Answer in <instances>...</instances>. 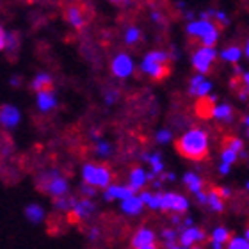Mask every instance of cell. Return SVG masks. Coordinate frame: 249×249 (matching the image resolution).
Listing matches in <instances>:
<instances>
[{
  "instance_id": "cell-1",
  "label": "cell",
  "mask_w": 249,
  "mask_h": 249,
  "mask_svg": "<svg viewBox=\"0 0 249 249\" xmlns=\"http://www.w3.org/2000/svg\"><path fill=\"white\" fill-rule=\"evenodd\" d=\"M177 151L189 160H203L208 155V135L201 128H192L177 141Z\"/></svg>"
},
{
  "instance_id": "cell-2",
  "label": "cell",
  "mask_w": 249,
  "mask_h": 249,
  "mask_svg": "<svg viewBox=\"0 0 249 249\" xmlns=\"http://www.w3.org/2000/svg\"><path fill=\"white\" fill-rule=\"evenodd\" d=\"M82 177L84 182L89 183V185L109 187L112 173H110L109 166H105V164H98V166L96 164H86L82 169Z\"/></svg>"
},
{
  "instance_id": "cell-3",
  "label": "cell",
  "mask_w": 249,
  "mask_h": 249,
  "mask_svg": "<svg viewBox=\"0 0 249 249\" xmlns=\"http://www.w3.org/2000/svg\"><path fill=\"white\" fill-rule=\"evenodd\" d=\"M37 189L43 192H47L50 196L57 197L64 196L68 192V182L62 177H59V173H45L39 178V183H37Z\"/></svg>"
},
{
  "instance_id": "cell-4",
  "label": "cell",
  "mask_w": 249,
  "mask_h": 249,
  "mask_svg": "<svg viewBox=\"0 0 249 249\" xmlns=\"http://www.w3.org/2000/svg\"><path fill=\"white\" fill-rule=\"evenodd\" d=\"M217 57V52H215V48L213 47H205L203 45L201 48H197L194 55H192V66L196 68L197 73H208L210 71V68H212L213 61Z\"/></svg>"
},
{
  "instance_id": "cell-5",
  "label": "cell",
  "mask_w": 249,
  "mask_h": 249,
  "mask_svg": "<svg viewBox=\"0 0 249 249\" xmlns=\"http://www.w3.org/2000/svg\"><path fill=\"white\" fill-rule=\"evenodd\" d=\"M187 208H189V201H187L182 194H177V192H166V194H162L160 210H164V212L171 210V212L182 213L185 212Z\"/></svg>"
},
{
  "instance_id": "cell-6",
  "label": "cell",
  "mask_w": 249,
  "mask_h": 249,
  "mask_svg": "<svg viewBox=\"0 0 249 249\" xmlns=\"http://www.w3.org/2000/svg\"><path fill=\"white\" fill-rule=\"evenodd\" d=\"M66 20L70 25H73L75 29H82L86 23L89 21V13L88 7L84 4H71L70 7H66Z\"/></svg>"
},
{
  "instance_id": "cell-7",
  "label": "cell",
  "mask_w": 249,
  "mask_h": 249,
  "mask_svg": "<svg viewBox=\"0 0 249 249\" xmlns=\"http://www.w3.org/2000/svg\"><path fill=\"white\" fill-rule=\"evenodd\" d=\"M94 210V205L91 199H75L71 197V208H70V221L71 223H77L78 219L89 217Z\"/></svg>"
},
{
  "instance_id": "cell-8",
  "label": "cell",
  "mask_w": 249,
  "mask_h": 249,
  "mask_svg": "<svg viewBox=\"0 0 249 249\" xmlns=\"http://www.w3.org/2000/svg\"><path fill=\"white\" fill-rule=\"evenodd\" d=\"M141 68H142V71L148 73L153 80H162V78H166L167 75H169V66H167V62L151 61V59L144 57Z\"/></svg>"
},
{
  "instance_id": "cell-9",
  "label": "cell",
  "mask_w": 249,
  "mask_h": 249,
  "mask_svg": "<svg viewBox=\"0 0 249 249\" xmlns=\"http://www.w3.org/2000/svg\"><path fill=\"white\" fill-rule=\"evenodd\" d=\"M213 29H219L215 23H212L210 20L207 18H201V20L197 21H191L189 25H187V34L192 37H196V39H201L203 36H207L208 32H212Z\"/></svg>"
},
{
  "instance_id": "cell-10",
  "label": "cell",
  "mask_w": 249,
  "mask_h": 249,
  "mask_svg": "<svg viewBox=\"0 0 249 249\" xmlns=\"http://www.w3.org/2000/svg\"><path fill=\"white\" fill-rule=\"evenodd\" d=\"M110 68H112V73H114L116 77L126 78L130 73L134 71V61H132V57L126 55V53H120V55L112 61V66Z\"/></svg>"
},
{
  "instance_id": "cell-11",
  "label": "cell",
  "mask_w": 249,
  "mask_h": 249,
  "mask_svg": "<svg viewBox=\"0 0 249 249\" xmlns=\"http://www.w3.org/2000/svg\"><path fill=\"white\" fill-rule=\"evenodd\" d=\"M132 248L135 249H153L155 248V233L148 228H141L132 239Z\"/></svg>"
},
{
  "instance_id": "cell-12",
  "label": "cell",
  "mask_w": 249,
  "mask_h": 249,
  "mask_svg": "<svg viewBox=\"0 0 249 249\" xmlns=\"http://www.w3.org/2000/svg\"><path fill=\"white\" fill-rule=\"evenodd\" d=\"M203 240H205V231L199 228H194V226H187L180 233V246L182 248H191L196 242H203Z\"/></svg>"
},
{
  "instance_id": "cell-13",
  "label": "cell",
  "mask_w": 249,
  "mask_h": 249,
  "mask_svg": "<svg viewBox=\"0 0 249 249\" xmlns=\"http://www.w3.org/2000/svg\"><path fill=\"white\" fill-rule=\"evenodd\" d=\"M18 121H20V110L16 109V107L7 104H4L0 107V123L4 124V126H7V128L16 126Z\"/></svg>"
},
{
  "instance_id": "cell-14",
  "label": "cell",
  "mask_w": 249,
  "mask_h": 249,
  "mask_svg": "<svg viewBox=\"0 0 249 249\" xmlns=\"http://www.w3.org/2000/svg\"><path fill=\"white\" fill-rule=\"evenodd\" d=\"M135 189H132V187H121V185H109L107 187V191H105V199L107 201H110V199H126V197L134 196Z\"/></svg>"
},
{
  "instance_id": "cell-15",
  "label": "cell",
  "mask_w": 249,
  "mask_h": 249,
  "mask_svg": "<svg viewBox=\"0 0 249 249\" xmlns=\"http://www.w3.org/2000/svg\"><path fill=\"white\" fill-rule=\"evenodd\" d=\"M55 105H57V100H55V94H53L52 89H47V91H39V93H37V107H39V110L48 112V110H52Z\"/></svg>"
},
{
  "instance_id": "cell-16",
  "label": "cell",
  "mask_w": 249,
  "mask_h": 249,
  "mask_svg": "<svg viewBox=\"0 0 249 249\" xmlns=\"http://www.w3.org/2000/svg\"><path fill=\"white\" fill-rule=\"evenodd\" d=\"M217 96H199V102L196 105L197 114L201 118H212V110L215 107Z\"/></svg>"
},
{
  "instance_id": "cell-17",
  "label": "cell",
  "mask_w": 249,
  "mask_h": 249,
  "mask_svg": "<svg viewBox=\"0 0 249 249\" xmlns=\"http://www.w3.org/2000/svg\"><path fill=\"white\" fill-rule=\"evenodd\" d=\"M142 207H144V203L141 201L139 196H130V197H126V199H123V203H121V208H123V212L132 213V215L139 213L141 210H142Z\"/></svg>"
},
{
  "instance_id": "cell-18",
  "label": "cell",
  "mask_w": 249,
  "mask_h": 249,
  "mask_svg": "<svg viewBox=\"0 0 249 249\" xmlns=\"http://www.w3.org/2000/svg\"><path fill=\"white\" fill-rule=\"evenodd\" d=\"M146 182H148L146 173L142 171L141 167H134L132 173H130V187L135 189V191H141V189L146 185Z\"/></svg>"
},
{
  "instance_id": "cell-19",
  "label": "cell",
  "mask_w": 249,
  "mask_h": 249,
  "mask_svg": "<svg viewBox=\"0 0 249 249\" xmlns=\"http://www.w3.org/2000/svg\"><path fill=\"white\" fill-rule=\"evenodd\" d=\"M212 118H215L219 121H231V118H233V107L230 104L215 105L212 110Z\"/></svg>"
},
{
  "instance_id": "cell-20",
  "label": "cell",
  "mask_w": 249,
  "mask_h": 249,
  "mask_svg": "<svg viewBox=\"0 0 249 249\" xmlns=\"http://www.w3.org/2000/svg\"><path fill=\"white\" fill-rule=\"evenodd\" d=\"M53 88V80L52 77L48 75V73H39L34 80H32V89L34 91H47V89H52Z\"/></svg>"
},
{
  "instance_id": "cell-21",
  "label": "cell",
  "mask_w": 249,
  "mask_h": 249,
  "mask_svg": "<svg viewBox=\"0 0 249 249\" xmlns=\"http://www.w3.org/2000/svg\"><path fill=\"white\" fill-rule=\"evenodd\" d=\"M230 239H231V237H230V230L219 226V228L213 230V233H212V246L215 249L223 248L224 242H228Z\"/></svg>"
},
{
  "instance_id": "cell-22",
  "label": "cell",
  "mask_w": 249,
  "mask_h": 249,
  "mask_svg": "<svg viewBox=\"0 0 249 249\" xmlns=\"http://www.w3.org/2000/svg\"><path fill=\"white\" fill-rule=\"evenodd\" d=\"M208 207L212 208L213 212H223L224 210V197L219 194L217 189H213V191L208 192Z\"/></svg>"
},
{
  "instance_id": "cell-23",
  "label": "cell",
  "mask_w": 249,
  "mask_h": 249,
  "mask_svg": "<svg viewBox=\"0 0 249 249\" xmlns=\"http://www.w3.org/2000/svg\"><path fill=\"white\" fill-rule=\"evenodd\" d=\"M183 183H185V185L189 187V191L194 192V194L203 189V180L197 177V175H194V173H187L185 177H183Z\"/></svg>"
},
{
  "instance_id": "cell-24",
  "label": "cell",
  "mask_w": 249,
  "mask_h": 249,
  "mask_svg": "<svg viewBox=\"0 0 249 249\" xmlns=\"http://www.w3.org/2000/svg\"><path fill=\"white\" fill-rule=\"evenodd\" d=\"M210 89H212V82H208V80H201L199 84H194V86H191L189 88V93L192 94V96H207L208 93H210Z\"/></svg>"
},
{
  "instance_id": "cell-25",
  "label": "cell",
  "mask_w": 249,
  "mask_h": 249,
  "mask_svg": "<svg viewBox=\"0 0 249 249\" xmlns=\"http://www.w3.org/2000/svg\"><path fill=\"white\" fill-rule=\"evenodd\" d=\"M25 215L32 223H39L43 219V208L39 207V205H36V203H32V205H29V207L25 208Z\"/></svg>"
},
{
  "instance_id": "cell-26",
  "label": "cell",
  "mask_w": 249,
  "mask_h": 249,
  "mask_svg": "<svg viewBox=\"0 0 249 249\" xmlns=\"http://www.w3.org/2000/svg\"><path fill=\"white\" fill-rule=\"evenodd\" d=\"M221 57L228 62H239L240 57H242V50L239 47H230L221 52Z\"/></svg>"
},
{
  "instance_id": "cell-27",
  "label": "cell",
  "mask_w": 249,
  "mask_h": 249,
  "mask_svg": "<svg viewBox=\"0 0 249 249\" xmlns=\"http://www.w3.org/2000/svg\"><path fill=\"white\" fill-rule=\"evenodd\" d=\"M230 249H249V240L242 239V237H231L228 240Z\"/></svg>"
},
{
  "instance_id": "cell-28",
  "label": "cell",
  "mask_w": 249,
  "mask_h": 249,
  "mask_svg": "<svg viewBox=\"0 0 249 249\" xmlns=\"http://www.w3.org/2000/svg\"><path fill=\"white\" fill-rule=\"evenodd\" d=\"M237 159H239V153L235 150H231V148H228V146H224V150L221 151V160L228 162V164H233Z\"/></svg>"
},
{
  "instance_id": "cell-29",
  "label": "cell",
  "mask_w": 249,
  "mask_h": 249,
  "mask_svg": "<svg viewBox=\"0 0 249 249\" xmlns=\"http://www.w3.org/2000/svg\"><path fill=\"white\" fill-rule=\"evenodd\" d=\"M151 164V171L157 173V175H160L162 171H164V164H162L160 160V155L159 153H153V155H150V160H148Z\"/></svg>"
},
{
  "instance_id": "cell-30",
  "label": "cell",
  "mask_w": 249,
  "mask_h": 249,
  "mask_svg": "<svg viewBox=\"0 0 249 249\" xmlns=\"http://www.w3.org/2000/svg\"><path fill=\"white\" fill-rule=\"evenodd\" d=\"M139 39H141V31L139 29H135V27L128 29L126 34H124V41L128 43V45H134V43H137Z\"/></svg>"
},
{
  "instance_id": "cell-31",
  "label": "cell",
  "mask_w": 249,
  "mask_h": 249,
  "mask_svg": "<svg viewBox=\"0 0 249 249\" xmlns=\"http://www.w3.org/2000/svg\"><path fill=\"white\" fill-rule=\"evenodd\" d=\"M224 146H228V148L235 150L237 153H240V151L244 150V144H242V141H240L239 137H228V139L224 141Z\"/></svg>"
},
{
  "instance_id": "cell-32",
  "label": "cell",
  "mask_w": 249,
  "mask_h": 249,
  "mask_svg": "<svg viewBox=\"0 0 249 249\" xmlns=\"http://www.w3.org/2000/svg\"><path fill=\"white\" fill-rule=\"evenodd\" d=\"M157 141H159L160 144L169 142V141H171V132H169V130H159V132H157Z\"/></svg>"
},
{
  "instance_id": "cell-33",
  "label": "cell",
  "mask_w": 249,
  "mask_h": 249,
  "mask_svg": "<svg viewBox=\"0 0 249 249\" xmlns=\"http://www.w3.org/2000/svg\"><path fill=\"white\" fill-rule=\"evenodd\" d=\"M160 203H162V194H155V196L151 197V201L148 207H150L151 210H160Z\"/></svg>"
},
{
  "instance_id": "cell-34",
  "label": "cell",
  "mask_w": 249,
  "mask_h": 249,
  "mask_svg": "<svg viewBox=\"0 0 249 249\" xmlns=\"http://www.w3.org/2000/svg\"><path fill=\"white\" fill-rule=\"evenodd\" d=\"M162 237L166 242H173V240H177V231L175 230H164L162 231Z\"/></svg>"
},
{
  "instance_id": "cell-35",
  "label": "cell",
  "mask_w": 249,
  "mask_h": 249,
  "mask_svg": "<svg viewBox=\"0 0 249 249\" xmlns=\"http://www.w3.org/2000/svg\"><path fill=\"white\" fill-rule=\"evenodd\" d=\"M213 18H217L223 25H228L230 20H228V16H226V13H223V11H215V15H213Z\"/></svg>"
},
{
  "instance_id": "cell-36",
  "label": "cell",
  "mask_w": 249,
  "mask_h": 249,
  "mask_svg": "<svg viewBox=\"0 0 249 249\" xmlns=\"http://www.w3.org/2000/svg\"><path fill=\"white\" fill-rule=\"evenodd\" d=\"M96 151H98L100 155H109L110 148H109V144H105V142H100V144L96 146Z\"/></svg>"
},
{
  "instance_id": "cell-37",
  "label": "cell",
  "mask_w": 249,
  "mask_h": 249,
  "mask_svg": "<svg viewBox=\"0 0 249 249\" xmlns=\"http://www.w3.org/2000/svg\"><path fill=\"white\" fill-rule=\"evenodd\" d=\"M5 45H7V34H5V31L0 27V52L5 48Z\"/></svg>"
},
{
  "instance_id": "cell-38",
  "label": "cell",
  "mask_w": 249,
  "mask_h": 249,
  "mask_svg": "<svg viewBox=\"0 0 249 249\" xmlns=\"http://www.w3.org/2000/svg\"><path fill=\"white\" fill-rule=\"evenodd\" d=\"M196 197H197V201L201 203V205H207V203H208V194H205L203 191H197Z\"/></svg>"
},
{
  "instance_id": "cell-39",
  "label": "cell",
  "mask_w": 249,
  "mask_h": 249,
  "mask_svg": "<svg viewBox=\"0 0 249 249\" xmlns=\"http://www.w3.org/2000/svg\"><path fill=\"white\" fill-rule=\"evenodd\" d=\"M230 169H231V164H228V162H221V166H219V173H221V175H228Z\"/></svg>"
},
{
  "instance_id": "cell-40",
  "label": "cell",
  "mask_w": 249,
  "mask_h": 249,
  "mask_svg": "<svg viewBox=\"0 0 249 249\" xmlns=\"http://www.w3.org/2000/svg\"><path fill=\"white\" fill-rule=\"evenodd\" d=\"M141 201L144 203V205H150V201H151V197H153V194L151 192H141Z\"/></svg>"
},
{
  "instance_id": "cell-41",
  "label": "cell",
  "mask_w": 249,
  "mask_h": 249,
  "mask_svg": "<svg viewBox=\"0 0 249 249\" xmlns=\"http://www.w3.org/2000/svg\"><path fill=\"white\" fill-rule=\"evenodd\" d=\"M82 192H84V194H88V196H94V194H96V191H94V185H89V183H86V185L82 187Z\"/></svg>"
},
{
  "instance_id": "cell-42",
  "label": "cell",
  "mask_w": 249,
  "mask_h": 249,
  "mask_svg": "<svg viewBox=\"0 0 249 249\" xmlns=\"http://www.w3.org/2000/svg\"><path fill=\"white\" fill-rule=\"evenodd\" d=\"M219 194H221V196H223L224 199H226V197L231 196V191H230L228 187H221V189H219Z\"/></svg>"
},
{
  "instance_id": "cell-43",
  "label": "cell",
  "mask_w": 249,
  "mask_h": 249,
  "mask_svg": "<svg viewBox=\"0 0 249 249\" xmlns=\"http://www.w3.org/2000/svg\"><path fill=\"white\" fill-rule=\"evenodd\" d=\"M242 82H244V88L248 89V93H249V71L242 73Z\"/></svg>"
},
{
  "instance_id": "cell-44",
  "label": "cell",
  "mask_w": 249,
  "mask_h": 249,
  "mask_svg": "<svg viewBox=\"0 0 249 249\" xmlns=\"http://www.w3.org/2000/svg\"><path fill=\"white\" fill-rule=\"evenodd\" d=\"M96 237H98V231H96V230H93V231H91V235H89V239L94 240Z\"/></svg>"
},
{
  "instance_id": "cell-45",
  "label": "cell",
  "mask_w": 249,
  "mask_h": 249,
  "mask_svg": "<svg viewBox=\"0 0 249 249\" xmlns=\"http://www.w3.org/2000/svg\"><path fill=\"white\" fill-rule=\"evenodd\" d=\"M235 75H242V68H240V66H235Z\"/></svg>"
},
{
  "instance_id": "cell-46",
  "label": "cell",
  "mask_w": 249,
  "mask_h": 249,
  "mask_svg": "<svg viewBox=\"0 0 249 249\" xmlns=\"http://www.w3.org/2000/svg\"><path fill=\"white\" fill-rule=\"evenodd\" d=\"M244 52H246V55H248V59H249V39H248V43H246V48H244Z\"/></svg>"
},
{
  "instance_id": "cell-47",
  "label": "cell",
  "mask_w": 249,
  "mask_h": 249,
  "mask_svg": "<svg viewBox=\"0 0 249 249\" xmlns=\"http://www.w3.org/2000/svg\"><path fill=\"white\" fill-rule=\"evenodd\" d=\"M185 226H192V219H191V217H187V219H185Z\"/></svg>"
},
{
  "instance_id": "cell-48",
  "label": "cell",
  "mask_w": 249,
  "mask_h": 249,
  "mask_svg": "<svg viewBox=\"0 0 249 249\" xmlns=\"http://www.w3.org/2000/svg\"><path fill=\"white\" fill-rule=\"evenodd\" d=\"M244 124L249 128V116H246V118H244Z\"/></svg>"
},
{
  "instance_id": "cell-49",
  "label": "cell",
  "mask_w": 249,
  "mask_h": 249,
  "mask_svg": "<svg viewBox=\"0 0 249 249\" xmlns=\"http://www.w3.org/2000/svg\"><path fill=\"white\" fill-rule=\"evenodd\" d=\"M11 84H15V86H18V84H20V80H18V78H13V80H11Z\"/></svg>"
},
{
  "instance_id": "cell-50",
  "label": "cell",
  "mask_w": 249,
  "mask_h": 249,
  "mask_svg": "<svg viewBox=\"0 0 249 249\" xmlns=\"http://www.w3.org/2000/svg\"><path fill=\"white\" fill-rule=\"evenodd\" d=\"M166 180H175V175H166Z\"/></svg>"
},
{
  "instance_id": "cell-51",
  "label": "cell",
  "mask_w": 249,
  "mask_h": 249,
  "mask_svg": "<svg viewBox=\"0 0 249 249\" xmlns=\"http://www.w3.org/2000/svg\"><path fill=\"white\" fill-rule=\"evenodd\" d=\"M246 239H248V240H249V228H248V230H246Z\"/></svg>"
},
{
  "instance_id": "cell-52",
  "label": "cell",
  "mask_w": 249,
  "mask_h": 249,
  "mask_svg": "<svg viewBox=\"0 0 249 249\" xmlns=\"http://www.w3.org/2000/svg\"><path fill=\"white\" fill-rule=\"evenodd\" d=\"M246 189H248V191H249V182H246Z\"/></svg>"
},
{
  "instance_id": "cell-53",
  "label": "cell",
  "mask_w": 249,
  "mask_h": 249,
  "mask_svg": "<svg viewBox=\"0 0 249 249\" xmlns=\"http://www.w3.org/2000/svg\"><path fill=\"white\" fill-rule=\"evenodd\" d=\"M112 2H123V0H112Z\"/></svg>"
},
{
  "instance_id": "cell-54",
  "label": "cell",
  "mask_w": 249,
  "mask_h": 249,
  "mask_svg": "<svg viewBox=\"0 0 249 249\" xmlns=\"http://www.w3.org/2000/svg\"><path fill=\"white\" fill-rule=\"evenodd\" d=\"M248 137H249V128H248Z\"/></svg>"
}]
</instances>
